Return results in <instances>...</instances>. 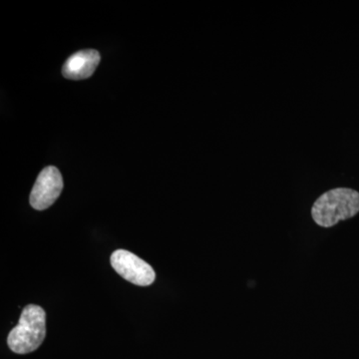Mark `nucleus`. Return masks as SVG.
<instances>
[{
	"label": "nucleus",
	"instance_id": "obj_1",
	"mask_svg": "<svg viewBox=\"0 0 359 359\" xmlns=\"http://www.w3.org/2000/svg\"><path fill=\"white\" fill-rule=\"evenodd\" d=\"M359 212V193L353 189L337 188L316 201L311 216L318 226L330 228L340 221L353 218Z\"/></svg>",
	"mask_w": 359,
	"mask_h": 359
},
{
	"label": "nucleus",
	"instance_id": "obj_2",
	"mask_svg": "<svg viewBox=\"0 0 359 359\" xmlns=\"http://www.w3.org/2000/svg\"><path fill=\"white\" fill-rule=\"evenodd\" d=\"M45 311L34 304L23 309L20 323L11 330L7 339L9 348L13 353L25 354L36 351L45 339Z\"/></svg>",
	"mask_w": 359,
	"mask_h": 359
},
{
	"label": "nucleus",
	"instance_id": "obj_3",
	"mask_svg": "<svg viewBox=\"0 0 359 359\" xmlns=\"http://www.w3.org/2000/svg\"><path fill=\"white\" fill-rule=\"evenodd\" d=\"M111 264L116 273L134 285L147 287L154 283L156 275L152 266L128 250H118L113 252Z\"/></svg>",
	"mask_w": 359,
	"mask_h": 359
},
{
	"label": "nucleus",
	"instance_id": "obj_5",
	"mask_svg": "<svg viewBox=\"0 0 359 359\" xmlns=\"http://www.w3.org/2000/svg\"><path fill=\"white\" fill-rule=\"evenodd\" d=\"M100 54L96 50H82L71 55L63 65V76L71 80L86 79L92 76L100 63Z\"/></svg>",
	"mask_w": 359,
	"mask_h": 359
},
{
	"label": "nucleus",
	"instance_id": "obj_4",
	"mask_svg": "<svg viewBox=\"0 0 359 359\" xmlns=\"http://www.w3.org/2000/svg\"><path fill=\"white\" fill-rule=\"evenodd\" d=\"M63 189V179L56 167L42 170L30 194V205L33 209H48L58 199Z\"/></svg>",
	"mask_w": 359,
	"mask_h": 359
}]
</instances>
